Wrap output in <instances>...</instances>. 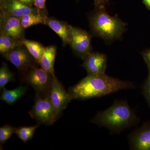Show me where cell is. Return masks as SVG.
<instances>
[{
	"instance_id": "2",
	"label": "cell",
	"mask_w": 150,
	"mask_h": 150,
	"mask_svg": "<svg viewBox=\"0 0 150 150\" xmlns=\"http://www.w3.org/2000/svg\"><path fill=\"white\" fill-rule=\"evenodd\" d=\"M140 121L126 100L117 99L109 108L98 112L90 122L106 128L112 135L137 126Z\"/></svg>"
},
{
	"instance_id": "7",
	"label": "cell",
	"mask_w": 150,
	"mask_h": 150,
	"mask_svg": "<svg viewBox=\"0 0 150 150\" xmlns=\"http://www.w3.org/2000/svg\"><path fill=\"white\" fill-rule=\"evenodd\" d=\"M70 35V45L73 51L76 55L83 59L92 52L91 35L85 30L71 25Z\"/></svg>"
},
{
	"instance_id": "27",
	"label": "cell",
	"mask_w": 150,
	"mask_h": 150,
	"mask_svg": "<svg viewBox=\"0 0 150 150\" xmlns=\"http://www.w3.org/2000/svg\"><path fill=\"white\" fill-rule=\"evenodd\" d=\"M143 3L149 10H150V0H143Z\"/></svg>"
},
{
	"instance_id": "24",
	"label": "cell",
	"mask_w": 150,
	"mask_h": 150,
	"mask_svg": "<svg viewBox=\"0 0 150 150\" xmlns=\"http://www.w3.org/2000/svg\"><path fill=\"white\" fill-rule=\"evenodd\" d=\"M79 1V0H78ZM95 8L105 7L110 0H93Z\"/></svg>"
},
{
	"instance_id": "4",
	"label": "cell",
	"mask_w": 150,
	"mask_h": 150,
	"mask_svg": "<svg viewBox=\"0 0 150 150\" xmlns=\"http://www.w3.org/2000/svg\"><path fill=\"white\" fill-rule=\"evenodd\" d=\"M23 75L25 82L35 91V96L43 97L49 95L56 76L36 66L30 68Z\"/></svg>"
},
{
	"instance_id": "1",
	"label": "cell",
	"mask_w": 150,
	"mask_h": 150,
	"mask_svg": "<svg viewBox=\"0 0 150 150\" xmlns=\"http://www.w3.org/2000/svg\"><path fill=\"white\" fill-rule=\"evenodd\" d=\"M137 86L129 81H122L105 73L88 75L69 89L72 100H84L100 98L123 89H134Z\"/></svg>"
},
{
	"instance_id": "3",
	"label": "cell",
	"mask_w": 150,
	"mask_h": 150,
	"mask_svg": "<svg viewBox=\"0 0 150 150\" xmlns=\"http://www.w3.org/2000/svg\"><path fill=\"white\" fill-rule=\"evenodd\" d=\"M89 21L92 34L108 42L120 38L126 30V23L118 15L110 16L105 7L95 8L90 15Z\"/></svg>"
},
{
	"instance_id": "23",
	"label": "cell",
	"mask_w": 150,
	"mask_h": 150,
	"mask_svg": "<svg viewBox=\"0 0 150 150\" xmlns=\"http://www.w3.org/2000/svg\"><path fill=\"white\" fill-rule=\"evenodd\" d=\"M33 4L40 13L45 14L46 0H33Z\"/></svg>"
},
{
	"instance_id": "19",
	"label": "cell",
	"mask_w": 150,
	"mask_h": 150,
	"mask_svg": "<svg viewBox=\"0 0 150 150\" xmlns=\"http://www.w3.org/2000/svg\"><path fill=\"white\" fill-rule=\"evenodd\" d=\"M41 123H38L34 126L21 127L17 129L16 134L17 137L21 141L26 143L33 138L35 130L39 127Z\"/></svg>"
},
{
	"instance_id": "26",
	"label": "cell",
	"mask_w": 150,
	"mask_h": 150,
	"mask_svg": "<svg viewBox=\"0 0 150 150\" xmlns=\"http://www.w3.org/2000/svg\"><path fill=\"white\" fill-rule=\"evenodd\" d=\"M21 2L23 3V4L27 5L32 6L33 4V0H19Z\"/></svg>"
},
{
	"instance_id": "10",
	"label": "cell",
	"mask_w": 150,
	"mask_h": 150,
	"mask_svg": "<svg viewBox=\"0 0 150 150\" xmlns=\"http://www.w3.org/2000/svg\"><path fill=\"white\" fill-rule=\"evenodd\" d=\"M49 96L56 114L59 117L72 99L68 92L66 91L56 77L53 81Z\"/></svg>"
},
{
	"instance_id": "9",
	"label": "cell",
	"mask_w": 150,
	"mask_h": 150,
	"mask_svg": "<svg viewBox=\"0 0 150 150\" xmlns=\"http://www.w3.org/2000/svg\"><path fill=\"white\" fill-rule=\"evenodd\" d=\"M130 149L133 150H150V121L144 122L141 127L128 135Z\"/></svg>"
},
{
	"instance_id": "21",
	"label": "cell",
	"mask_w": 150,
	"mask_h": 150,
	"mask_svg": "<svg viewBox=\"0 0 150 150\" xmlns=\"http://www.w3.org/2000/svg\"><path fill=\"white\" fill-rule=\"evenodd\" d=\"M17 128L10 125H6L0 128V144L2 145L16 133Z\"/></svg>"
},
{
	"instance_id": "13",
	"label": "cell",
	"mask_w": 150,
	"mask_h": 150,
	"mask_svg": "<svg viewBox=\"0 0 150 150\" xmlns=\"http://www.w3.org/2000/svg\"><path fill=\"white\" fill-rule=\"evenodd\" d=\"M44 24L54 30L62 39L64 46L69 44L71 41L70 25L65 21L52 17L46 16Z\"/></svg>"
},
{
	"instance_id": "25",
	"label": "cell",
	"mask_w": 150,
	"mask_h": 150,
	"mask_svg": "<svg viewBox=\"0 0 150 150\" xmlns=\"http://www.w3.org/2000/svg\"><path fill=\"white\" fill-rule=\"evenodd\" d=\"M142 54L146 65L150 66V48L143 51Z\"/></svg>"
},
{
	"instance_id": "6",
	"label": "cell",
	"mask_w": 150,
	"mask_h": 150,
	"mask_svg": "<svg viewBox=\"0 0 150 150\" xmlns=\"http://www.w3.org/2000/svg\"><path fill=\"white\" fill-rule=\"evenodd\" d=\"M2 55L6 60L14 65L23 75L30 68L36 66L35 64L38 63L23 44Z\"/></svg>"
},
{
	"instance_id": "20",
	"label": "cell",
	"mask_w": 150,
	"mask_h": 150,
	"mask_svg": "<svg viewBox=\"0 0 150 150\" xmlns=\"http://www.w3.org/2000/svg\"><path fill=\"white\" fill-rule=\"evenodd\" d=\"M13 74L9 69L7 65L3 62L0 68V89L1 91L9 82L14 80Z\"/></svg>"
},
{
	"instance_id": "14",
	"label": "cell",
	"mask_w": 150,
	"mask_h": 150,
	"mask_svg": "<svg viewBox=\"0 0 150 150\" xmlns=\"http://www.w3.org/2000/svg\"><path fill=\"white\" fill-rule=\"evenodd\" d=\"M56 51L57 48L55 46L51 45L45 47L44 53L38 62V64L41 68L54 76H56L54 73V66Z\"/></svg>"
},
{
	"instance_id": "15",
	"label": "cell",
	"mask_w": 150,
	"mask_h": 150,
	"mask_svg": "<svg viewBox=\"0 0 150 150\" xmlns=\"http://www.w3.org/2000/svg\"><path fill=\"white\" fill-rule=\"evenodd\" d=\"M27 86H20L12 90H9L5 88L2 90L1 100L8 104L12 105L17 100L25 94Z\"/></svg>"
},
{
	"instance_id": "18",
	"label": "cell",
	"mask_w": 150,
	"mask_h": 150,
	"mask_svg": "<svg viewBox=\"0 0 150 150\" xmlns=\"http://www.w3.org/2000/svg\"><path fill=\"white\" fill-rule=\"evenodd\" d=\"M22 45L21 43L14 40L10 36L1 32L0 33V53L1 55L14 49L16 47Z\"/></svg>"
},
{
	"instance_id": "8",
	"label": "cell",
	"mask_w": 150,
	"mask_h": 150,
	"mask_svg": "<svg viewBox=\"0 0 150 150\" xmlns=\"http://www.w3.org/2000/svg\"><path fill=\"white\" fill-rule=\"evenodd\" d=\"M0 28L1 32L17 42L21 43L22 40L25 38V29L22 26L20 18L7 16L1 12Z\"/></svg>"
},
{
	"instance_id": "16",
	"label": "cell",
	"mask_w": 150,
	"mask_h": 150,
	"mask_svg": "<svg viewBox=\"0 0 150 150\" xmlns=\"http://www.w3.org/2000/svg\"><path fill=\"white\" fill-rule=\"evenodd\" d=\"M46 16L45 14L39 12L26 15L20 18L22 26L25 29L35 25L44 24Z\"/></svg>"
},
{
	"instance_id": "22",
	"label": "cell",
	"mask_w": 150,
	"mask_h": 150,
	"mask_svg": "<svg viewBox=\"0 0 150 150\" xmlns=\"http://www.w3.org/2000/svg\"><path fill=\"white\" fill-rule=\"evenodd\" d=\"M149 74L147 79L142 85V92L150 108V66L147 65Z\"/></svg>"
},
{
	"instance_id": "12",
	"label": "cell",
	"mask_w": 150,
	"mask_h": 150,
	"mask_svg": "<svg viewBox=\"0 0 150 150\" xmlns=\"http://www.w3.org/2000/svg\"><path fill=\"white\" fill-rule=\"evenodd\" d=\"M0 6L1 12L9 16L21 18L29 14L40 12L36 8L25 4L19 0H7Z\"/></svg>"
},
{
	"instance_id": "11",
	"label": "cell",
	"mask_w": 150,
	"mask_h": 150,
	"mask_svg": "<svg viewBox=\"0 0 150 150\" xmlns=\"http://www.w3.org/2000/svg\"><path fill=\"white\" fill-rule=\"evenodd\" d=\"M83 67L88 75L98 74L105 73L107 67L106 55L98 52H91L85 57Z\"/></svg>"
},
{
	"instance_id": "17",
	"label": "cell",
	"mask_w": 150,
	"mask_h": 150,
	"mask_svg": "<svg viewBox=\"0 0 150 150\" xmlns=\"http://www.w3.org/2000/svg\"><path fill=\"white\" fill-rule=\"evenodd\" d=\"M21 43L26 47L38 64V62L44 53L45 47L39 42L28 40L25 38L22 40Z\"/></svg>"
},
{
	"instance_id": "5",
	"label": "cell",
	"mask_w": 150,
	"mask_h": 150,
	"mask_svg": "<svg viewBox=\"0 0 150 150\" xmlns=\"http://www.w3.org/2000/svg\"><path fill=\"white\" fill-rule=\"evenodd\" d=\"M29 113L38 123L46 125H52L59 117L49 95L43 97L35 96L34 105Z\"/></svg>"
}]
</instances>
